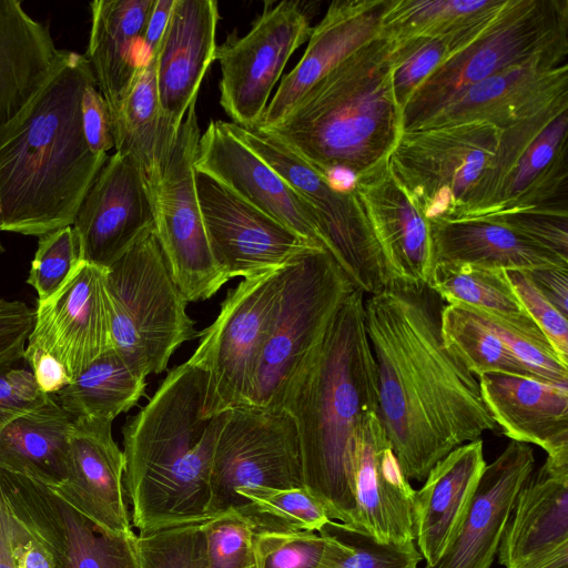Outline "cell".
I'll list each match as a JSON object with an SVG mask.
<instances>
[{"label": "cell", "mask_w": 568, "mask_h": 568, "mask_svg": "<svg viewBox=\"0 0 568 568\" xmlns=\"http://www.w3.org/2000/svg\"><path fill=\"white\" fill-rule=\"evenodd\" d=\"M444 305L428 285L399 278L364 302L378 418L408 480H424L454 448L497 427L478 378L444 345Z\"/></svg>", "instance_id": "6da1fadb"}, {"label": "cell", "mask_w": 568, "mask_h": 568, "mask_svg": "<svg viewBox=\"0 0 568 568\" xmlns=\"http://www.w3.org/2000/svg\"><path fill=\"white\" fill-rule=\"evenodd\" d=\"M93 80L84 54L62 50L41 89L0 128V231L40 237L73 224L108 159L83 129L82 97Z\"/></svg>", "instance_id": "7a4b0ae2"}, {"label": "cell", "mask_w": 568, "mask_h": 568, "mask_svg": "<svg viewBox=\"0 0 568 568\" xmlns=\"http://www.w3.org/2000/svg\"><path fill=\"white\" fill-rule=\"evenodd\" d=\"M364 302L358 288L343 301L320 343L291 377L281 403L297 428L304 488L331 520L354 529L352 444L364 417L378 414L377 366Z\"/></svg>", "instance_id": "3957f363"}, {"label": "cell", "mask_w": 568, "mask_h": 568, "mask_svg": "<svg viewBox=\"0 0 568 568\" xmlns=\"http://www.w3.org/2000/svg\"><path fill=\"white\" fill-rule=\"evenodd\" d=\"M207 375L174 367L122 428L124 489L139 535L203 523L211 470L226 412H207Z\"/></svg>", "instance_id": "277c9868"}, {"label": "cell", "mask_w": 568, "mask_h": 568, "mask_svg": "<svg viewBox=\"0 0 568 568\" xmlns=\"http://www.w3.org/2000/svg\"><path fill=\"white\" fill-rule=\"evenodd\" d=\"M265 131L323 173L343 168L359 176L385 163L403 132L392 41L378 34L366 42Z\"/></svg>", "instance_id": "5b68a950"}, {"label": "cell", "mask_w": 568, "mask_h": 568, "mask_svg": "<svg viewBox=\"0 0 568 568\" xmlns=\"http://www.w3.org/2000/svg\"><path fill=\"white\" fill-rule=\"evenodd\" d=\"M568 57V0H507L489 27L443 63L403 111V132L418 128L465 88L503 71Z\"/></svg>", "instance_id": "8992f818"}, {"label": "cell", "mask_w": 568, "mask_h": 568, "mask_svg": "<svg viewBox=\"0 0 568 568\" xmlns=\"http://www.w3.org/2000/svg\"><path fill=\"white\" fill-rule=\"evenodd\" d=\"M105 286L112 347L143 375L165 371L173 353L197 337L154 227L106 270Z\"/></svg>", "instance_id": "52a82bcc"}, {"label": "cell", "mask_w": 568, "mask_h": 568, "mask_svg": "<svg viewBox=\"0 0 568 568\" xmlns=\"http://www.w3.org/2000/svg\"><path fill=\"white\" fill-rule=\"evenodd\" d=\"M354 288L332 255L321 247L304 252L284 266L247 405L281 409L291 377L320 343L336 311Z\"/></svg>", "instance_id": "ba28073f"}, {"label": "cell", "mask_w": 568, "mask_h": 568, "mask_svg": "<svg viewBox=\"0 0 568 568\" xmlns=\"http://www.w3.org/2000/svg\"><path fill=\"white\" fill-rule=\"evenodd\" d=\"M568 102L501 130L495 156L456 219L549 209L568 211Z\"/></svg>", "instance_id": "9c48e42d"}, {"label": "cell", "mask_w": 568, "mask_h": 568, "mask_svg": "<svg viewBox=\"0 0 568 568\" xmlns=\"http://www.w3.org/2000/svg\"><path fill=\"white\" fill-rule=\"evenodd\" d=\"M235 134L270 164L311 207L322 243L353 285L376 294L392 280L356 191L335 189L326 174L261 129L232 123Z\"/></svg>", "instance_id": "30bf717a"}, {"label": "cell", "mask_w": 568, "mask_h": 568, "mask_svg": "<svg viewBox=\"0 0 568 568\" xmlns=\"http://www.w3.org/2000/svg\"><path fill=\"white\" fill-rule=\"evenodd\" d=\"M200 138L194 103L150 191L159 243L171 276L187 303L211 298L230 281L214 258L201 214L194 165Z\"/></svg>", "instance_id": "8fae6325"}, {"label": "cell", "mask_w": 568, "mask_h": 568, "mask_svg": "<svg viewBox=\"0 0 568 568\" xmlns=\"http://www.w3.org/2000/svg\"><path fill=\"white\" fill-rule=\"evenodd\" d=\"M500 134L480 122L404 131L388 165L427 220L454 219L495 156Z\"/></svg>", "instance_id": "7c38bea8"}, {"label": "cell", "mask_w": 568, "mask_h": 568, "mask_svg": "<svg viewBox=\"0 0 568 568\" xmlns=\"http://www.w3.org/2000/svg\"><path fill=\"white\" fill-rule=\"evenodd\" d=\"M256 487L304 488L298 433L284 409L236 406L226 410L217 437L207 518L244 514L237 491Z\"/></svg>", "instance_id": "4fadbf2b"}, {"label": "cell", "mask_w": 568, "mask_h": 568, "mask_svg": "<svg viewBox=\"0 0 568 568\" xmlns=\"http://www.w3.org/2000/svg\"><path fill=\"white\" fill-rule=\"evenodd\" d=\"M283 268L242 280L227 292L214 322L197 333L199 345L186 363L207 375L210 414L247 405Z\"/></svg>", "instance_id": "5bb4252c"}, {"label": "cell", "mask_w": 568, "mask_h": 568, "mask_svg": "<svg viewBox=\"0 0 568 568\" xmlns=\"http://www.w3.org/2000/svg\"><path fill=\"white\" fill-rule=\"evenodd\" d=\"M311 31L301 3L281 1L266 7L243 37L231 34L216 48L220 104L232 123L244 129L258 125L286 63Z\"/></svg>", "instance_id": "9a60e30c"}, {"label": "cell", "mask_w": 568, "mask_h": 568, "mask_svg": "<svg viewBox=\"0 0 568 568\" xmlns=\"http://www.w3.org/2000/svg\"><path fill=\"white\" fill-rule=\"evenodd\" d=\"M195 184L212 253L229 280L252 278L280 270L304 252L321 247L213 176L195 170Z\"/></svg>", "instance_id": "2e32d148"}, {"label": "cell", "mask_w": 568, "mask_h": 568, "mask_svg": "<svg viewBox=\"0 0 568 568\" xmlns=\"http://www.w3.org/2000/svg\"><path fill=\"white\" fill-rule=\"evenodd\" d=\"M105 274L106 268L82 262L57 294L38 302L24 355L38 352L52 355L72 382L110 349L111 313Z\"/></svg>", "instance_id": "e0dca14e"}, {"label": "cell", "mask_w": 568, "mask_h": 568, "mask_svg": "<svg viewBox=\"0 0 568 568\" xmlns=\"http://www.w3.org/2000/svg\"><path fill=\"white\" fill-rule=\"evenodd\" d=\"M72 227L83 262L106 270L154 227L150 192L131 156H108Z\"/></svg>", "instance_id": "ac0fdd59"}, {"label": "cell", "mask_w": 568, "mask_h": 568, "mask_svg": "<svg viewBox=\"0 0 568 568\" xmlns=\"http://www.w3.org/2000/svg\"><path fill=\"white\" fill-rule=\"evenodd\" d=\"M113 420L72 419L64 479L49 488L95 530L116 536L133 532L124 495V455L112 436Z\"/></svg>", "instance_id": "d6986e66"}, {"label": "cell", "mask_w": 568, "mask_h": 568, "mask_svg": "<svg viewBox=\"0 0 568 568\" xmlns=\"http://www.w3.org/2000/svg\"><path fill=\"white\" fill-rule=\"evenodd\" d=\"M194 165L196 171L213 176L301 237L324 248L311 207L235 134L231 122L209 123L201 134Z\"/></svg>", "instance_id": "ffe728a7"}, {"label": "cell", "mask_w": 568, "mask_h": 568, "mask_svg": "<svg viewBox=\"0 0 568 568\" xmlns=\"http://www.w3.org/2000/svg\"><path fill=\"white\" fill-rule=\"evenodd\" d=\"M357 530L379 542L414 541L415 491L405 477L377 413L362 420L351 449Z\"/></svg>", "instance_id": "44dd1931"}, {"label": "cell", "mask_w": 568, "mask_h": 568, "mask_svg": "<svg viewBox=\"0 0 568 568\" xmlns=\"http://www.w3.org/2000/svg\"><path fill=\"white\" fill-rule=\"evenodd\" d=\"M506 568L568 567V465L546 458L519 489L498 550Z\"/></svg>", "instance_id": "7402d4cb"}, {"label": "cell", "mask_w": 568, "mask_h": 568, "mask_svg": "<svg viewBox=\"0 0 568 568\" xmlns=\"http://www.w3.org/2000/svg\"><path fill=\"white\" fill-rule=\"evenodd\" d=\"M562 102H568V63H532L465 88L416 129L480 122L505 130Z\"/></svg>", "instance_id": "603a6c76"}, {"label": "cell", "mask_w": 568, "mask_h": 568, "mask_svg": "<svg viewBox=\"0 0 568 568\" xmlns=\"http://www.w3.org/2000/svg\"><path fill=\"white\" fill-rule=\"evenodd\" d=\"M534 469L532 448L510 440L486 465L468 510L442 556L425 568H490L517 494Z\"/></svg>", "instance_id": "cb8c5ba5"}, {"label": "cell", "mask_w": 568, "mask_h": 568, "mask_svg": "<svg viewBox=\"0 0 568 568\" xmlns=\"http://www.w3.org/2000/svg\"><path fill=\"white\" fill-rule=\"evenodd\" d=\"M390 1H333L324 18L312 28L303 57L282 79L254 129L265 130L276 125L317 81L377 37Z\"/></svg>", "instance_id": "d4e9b609"}, {"label": "cell", "mask_w": 568, "mask_h": 568, "mask_svg": "<svg viewBox=\"0 0 568 568\" xmlns=\"http://www.w3.org/2000/svg\"><path fill=\"white\" fill-rule=\"evenodd\" d=\"M356 194L392 276L428 285L434 267L428 220L388 160L357 176Z\"/></svg>", "instance_id": "484cf974"}, {"label": "cell", "mask_w": 568, "mask_h": 568, "mask_svg": "<svg viewBox=\"0 0 568 568\" xmlns=\"http://www.w3.org/2000/svg\"><path fill=\"white\" fill-rule=\"evenodd\" d=\"M217 22L216 1L174 0L156 52L155 78L161 109L176 130L215 61Z\"/></svg>", "instance_id": "4316f807"}, {"label": "cell", "mask_w": 568, "mask_h": 568, "mask_svg": "<svg viewBox=\"0 0 568 568\" xmlns=\"http://www.w3.org/2000/svg\"><path fill=\"white\" fill-rule=\"evenodd\" d=\"M481 398L501 433L568 465V386L506 373L478 377Z\"/></svg>", "instance_id": "83f0119b"}, {"label": "cell", "mask_w": 568, "mask_h": 568, "mask_svg": "<svg viewBox=\"0 0 568 568\" xmlns=\"http://www.w3.org/2000/svg\"><path fill=\"white\" fill-rule=\"evenodd\" d=\"M487 463L480 438L438 460L415 491L414 541L430 566L438 560L464 519Z\"/></svg>", "instance_id": "f1b7e54d"}, {"label": "cell", "mask_w": 568, "mask_h": 568, "mask_svg": "<svg viewBox=\"0 0 568 568\" xmlns=\"http://www.w3.org/2000/svg\"><path fill=\"white\" fill-rule=\"evenodd\" d=\"M155 0H95L85 58L112 116L144 64L142 42Z\"/></svg>", "instance_id": "f546056e"}, {"label": "cell", "mask_w": 568, "mask_h": 568, "mask_svg": "<svg viewBox=\"0 0 568 568\" xmlns=\"http://www.w3.org/2000/svg\"><path fill=\"white\" fill-rule=\"evenodd\" d=\"M436 263L501 271L566 266L568 260L498 222L486 219L428 220Z\"/></svg>", "instance_id": "4dcf8cb0"}, {"label": "cell", "mask_w": 568, "mask_h": 568, "mask_svg": "<svg viewBox=\"0 0 568 568\" xmlns=\"http://www.w3.org/2000/svg\"><path fill=\"white\" fill-rule=\"evenodd\" d=\"M62 50L21 1L0 0V128L19 114L57 67Z\"/></svg>", "instance_id": "1f68e13d"}, {"label": "cell", "mask_w": 568, "mask_h": 568, "mask_svg": "<svg viewBox=\"0 0 568 568\" xmlns=\"http://www.w3.org/2000/svg\"><path fill=\"white\" fill-rule=\"evenodd\" d=\"M0 495L14 568H64L67 530L59 498L48 487L3 469Z\"/></svg>", "instance_id": "d6a6232c"}, {"label": "cell", "mask_w": 568, "mask_h": 568, "mask_svg": "<svg viewBox=\"0 0 568 568\" xmlns=\"http://www.w3.org/2000/svg\"><path fill=\"white\" fill-rule=\"evenodd\" d=\"M72 417L52 395L0 429V469L48 488L65 477Z\"/></svg>", "instance_id": "836d02e7"}, {"label": "cell", "mask_w": 568, "mask_h": 568, "mask_svg": "<svg viewBox=\"0 0 568 568\" xmlns=\"http://www.w3.org/2000/svg\"><path fill=\"white\" fill-rule=\"evenodd\" d=\"M155 62L156 53L140 68L130 90L111 116L115 152L135 161L149 192L158 182L179 132L161 109Z\"/></svg>", "instance_id": "e575fe53"}, {"label": "cell", "mask_w": 568, "mask_h": 568, "mask_svg": "<svg viewBox=\"0 0 568 568\" xmlns=\"http://www.w3.org/2000/svg\"><path fill=\"white\" fill-rule=\"evenodd\" d=\"M145 378L111 347L52 396L72 418L92 416L114 420L144 396Z\"/></svg>", "instance_id": "d590c367"}, {"label": "cell", "mask_w": 568, "mask_h": 568, "mask_svg": "<svg viewBox=\"0 0 568 568\" xmlns=\"http://www.w3.org/2000/svg\"><path fill=\"white\" fill-rule=\"evenodd\" d=\"M440 331L445 347L477 378L506 373L539 379L466 305H444Z\"/></svg>", "instance_id": "8d00e7d4"}, {"label": "cell", "mask_w": 568, "mask_h": 568, "mask_svg": "<svg viewBox=\"0 0 568 568\" xmlns=\"http://www.w3.org/2000/svg\"><path fill=\"white\" fill-rule=\"evenodd\" d=\"M428 286L447 304H463L506 316L528 315L501 270L436 263Z\"/></svg>", "instance_id": "74e56055"}, {"label": "cell", "mask_w": 568, "mask_h": 568, "mask_svg": "<svg viewBox=\"0 0 568 568\" xmlns=\"http://www.w3.org/2000/svg\"><path fill=\"white\" fill-rule=\"evenodd\" d=\"M325 547L317 568H417L415 541L379 542L369 534L329 520L320 531Z\"/></svg>", "instance_id": "f35d334b"}, {"label": "cell", "mask_w": 568, "mask_h": 568, "mask_svg": "<svg viewBox=\"0 0 568 568\" xmlns=\"http://www.w3.org/2000/svg\"><path fill=\"white\" fill-rule=\"evenodd\" d=\"M242 514L260 531H321L331 520L322 504L305 488H246Z\"/></svg>", "instance_id": "ab89813d"}, {"label": "cell", "mask_w": 568, "mask_h": 568, "mask_svg": "<svg viewBox=\"0 0 568 568\" xmlns=\"http://www.w3.org/2000/svg\"><path fill=\"white\" fill-rule=\"evenodd\" d=\"M496 0H392L379 34L397 42L434 36L460 27L491 7Z\"/></svg>", "instance_id": "60d3db41"}, {"label": "cell", "mask_w": 568, "mask_h": 568, "mask_svg": "<svg viewBox=\"0 0 568 568\" xmlns=\"http://www.w3.org/2000/svg\"><path fill=\"white\" fill-rule=\"evenodd\" d=\"M469 308L537 378L568 386V365L560 361L548 338L529 315L506 316Z\"/></svg>", "instance_id": "b9f144b4"}, {"label": "cell", "mask_w": 568, "mask_h": 568, "mask_svg": "<svg viewBox=\"0 0 568 568\" xmlns=\"http://www.w3.org/2000/svg\"><path fill=\"white\" fill-rule=\"evenodd\" d=\"M60 506L67 530L64 568H140L138 535L100 532L62 500Z\"/></svg>", "instance_id": "7bdbcfd3"}, {"label": "cell", "mask_w": 568, "mask_h": 568, "mask_svg": "<svg viewBox=\"0 0 568 568\" xmlns=\"http://www.w3.org/2000/svg\"><path fill=\"white\" fill-rule=\"evenodd\" d=\"M195 568H255L253 525L227 510L201 523Z\"/></svg>", "instance_id": "ee69618b"}, {"label": "cell", "mask_w": 568, "mask_h": 568, "mask_svg": "<svg viewBox=\"0 0 568 568\" xmlns=\"http://www.w3.org/2000/svg\"><path fill=\"white\" fill-rule=\"evenodd\" d=\"M82 262L80 244L72 225L41 235L27 280L36 290L38 302L57 294Z\"/></svg>", "instance_id": "f6af8a7d"}, {"label": "cell", "mask_w": 568, "mask_h": 568, "mask_svg": "<svg viewBox=\"0 0 568 568\" xmlns=\"http://www.w3.org/2000/svg\"><path fill=\"white\" fill-rule=\"evenodd\" d=\"M324 547L315 531L255 532V568H317Z\"/></svg>", "instance_id": "bcb514c9"}, {"label": "cell", "mask_w": 568, "mask_h": 568, "mask_svg": "<svg viewBox=\"0 0 568 568\" xmlns=\"http://www.w3.org/2000/svg\"><path fill=\"white\" fill-rule=\"evenodd\" d=\"M201 523L138 535L140 568H195Z\"/></svg>", "instance_id": "7dc6e473"}, {"label": "cell", "mask_w": 568, "mask_h": 568, "mask_svg": "<svg viewBox=\"0 0 568 568\" xmlns=\"http://www.w3.org/2000/svg\"><path fill=\"white\" fill-rule=\"evenodd\" d=\"M525 312L542 331L560 361L568 365V321L536 287L526 271H506Z\"/></svg>", "instance_id": "c3c4849f"}, {"label": "cell", "mask_w": 568, "mask_h": 568, "mask_svg": "<svg viewBox=\"0 0 568 568\" xmlns=\"http://www.w3.org/2000/svg\"><path fill=\"white\" fill-rule=\"evenodd\" d=\"M481 219L506 225L568 260V211L525 209Z\"/></svg>", "instance_id": "681fc988"}, {"label": "cell", "mask_w": 568, "mask_h": 568, "mask_svg": "<svg viewBox=\"0 0 568 568\" xmlns=\"http://www.w3.org/2000/svg\"><path fill=\"white\" fill-rule=\"evenodd\" d=\"M48 394L36 383L32 372L0 369V429L17 416L42 404Z\"/></svg>", "instance_id": "f907efd6"}, {"label": "cell", "mask_w": 568, "mask_h": 568, "mask_svg": "<svg viewBox=\"0 0 568 568\" xmlns=\"http://www.w3.org/2000/svg\"><path fill=\"white\" fill-rule=\"evenodd\" d=\"M82 120L84 134L91 150L108 155L114 146L110 111L95 80L90 82L82 97Z\"/></svg>", "instance_id": "816d5d0a"}, {"label": "cell", "mask_w": 568, "mask_h": 568, "mask_svg": "<svg viewBox=\"0 0 568 568\" xmlns=\"http://www.w3.org/2000/svg\"><path fill=\"white\" fill-rule=\"evenodd\" d=\"M536 287L565 316L568 314V267L552 266L526 271Z\"/></svg>", "instance_id": "f5cc1de1"}, {"label": "cell", "mask_w": 568, "mask_h": 568, "mask_svg": "<svg viewBox=\"0 0 568 568\" xmlns=\"http://www.w3.org/2000/svg\"><path fill=\"white\" fill-rule=\"evenodd\" d=\"M23 358L30 364L36 383L43 393L53 395L70 383L65 368L52 355L38 352Z\"/></svg>", "instance_id": "db71d44e"}, {"label": "cell", "mask_w": 568, "mask_h": 568, "mask_svg": "<svg viewBox=\"0 0 568 568\" xmlns=\"http://www.w3.org/2000/svg\"><path fill=\"white\" fill-rule=\"evenodd\" d=\"M173 4L174 0H155L142 42V58L144 63L156 53L160 47Z\"/></svg>", "instance_id": "11a10c76"}, {"label": "cell", "mask_w": 568, "mask_h": 568, "mask_svg": "<svg viewBox=\"0 0 568 568\" xmlns=\"http://www.w3.org/2000/svg\"><path fill=\"white\" fill-rule=\"evenodd\" d=\"M0 568H14L8 539V524L4 504L0 495Z\"/></svg>", "instance_id": "9f6ffc18"}, {"label": "cell", "mask_w": 568, "mask_h": 568, "mask_svg": "<svg viewBox=\"0 0 568 568\" xmlns=\"http://www.w3.org/2000/svg\"><path fill=\"white\" fill-rule=\"evenodd\" d=\"M565 568H568V567H565Z\"/></svg>", "instance_id": "6f0895ef"}]
</instances>
